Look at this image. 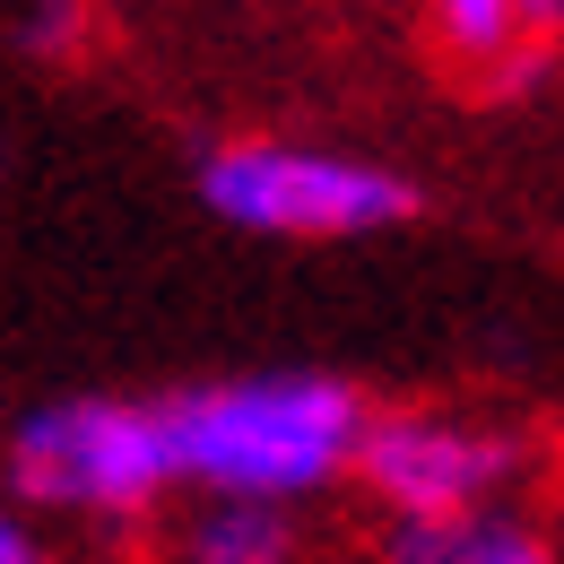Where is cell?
<instances>
[{"instance_id":"cell-1","label":"cell","mask_w":564,"mask_h":564,"mask_svg":"<svg viewBox=\"0 0 564 564\" xmlns=\"http://www.w3.org/2000/svg\"><path fill=\"white\" fill-rule=\"evenodd\" d=\"M373 409L339 373L270 365V373H217L165 400L183 495H261V503H313L348 487Z\"/></svg>"},{"instance_id":"cell-2","label":"cell","mask_w":564,"mask_h":564,"mask_svg":"<svg viewBox=\"0 0 564 564\" xmlns=\"http://www.w3.org/2000/svg\"><path fill=\"white\" fill-rule=\"evenodd\" d=\"M9 487L18 512L70 521V530H131L165 512L183 487L165 400H113V391H70L9 425Z\"/></svg>"},{"instance_id":"cell-3","label":"cell","mask_w":564,"mask_h":564,"mask_svg":"<svg viewBox=\"0 0 564 564\" xmlns=\"http://www.w3.org/2000/svg\"><path fill=\"white\" fill-rule=\"evenodd\" d=\"M200 209L261 243H356L409 217V183L322 140H217L200 156Z\"/></svg>"},{"instance_id":"cell-4","label":"cell","mask_w":564,"mask_h":564,"mask_svg":"<svg viewBox=\"0 0 564 564\" xmlns=\"http://www.w3.org/2000/svg\"><path fill=\"white\" fill-rule=\"evenodd\" d=\"M521 469H530L521 434L469 409H373L356 452V487L373 495L382 521H452L512 503Z\"/></svg>"},{"instance_id":"cell-5","label":"cell","mask_w":564,"mask_h":564,"mask_svg":"<svg viewBox=\"0 0 564 564\" xmlns=\"http://www.w3.org/2000/svg\"><path fill=\"white\" fill-rule=\"evenodd\" d=\"M425 44L460 78H530L564 44V0H425Z\"/></svg>"},{"instance_id":"cell-6","label":"cell","mask_w":564,"mask_h":564,"mask_svg":"<svg viewBox=\"0 0 564 564\" xmlns=\"http://www.w3.org/2000/svg\"><path fill=\"white\" fill-rule=\"evenodd\" d=\"M373 564H556V539L530 512L487 503V512H452V521H391L373 539Z\"/></svg>"},{"instance_id":"cell-7","label":"cell","mask_w":564,"mask_h":564,"mask_svg":"<svg viewBox=\"0 0 564 564\" xmlns=\"http://www.w3.org/2000/svg\"><path fill=\"white\" fill-rule=\"evenodd\" d=\"M174 564H295V503L192 495L174 521Z\"/></svg>"},{"instance_id":"cell-8","label":"cell","mask_w":564,"mask_h":564,"mask_svg":"<svg viewBox=\"0 0 564 564\" xmlns=\"http://www.w3.org/2000/svg\"><path fill=\"white\" fill-rule=\"evenodd\" d=\"M18 44L44 53V62H62L78 44V0H18Z\"/></svg>"},{"instance_id":"cell-9","label":"cell","mask_w":564,"mask_h":564,"mask_svg":"<svg viewBox=\"0 0 564 564\" xmlns=\"http://www.w3.org/2000/svg\"><path fill=\"white\" fill-rule=\"evenodd\" d=\"M0 564H44V539H35L26 521H9V530H0Z\"/></svg>"}]
</instances>
